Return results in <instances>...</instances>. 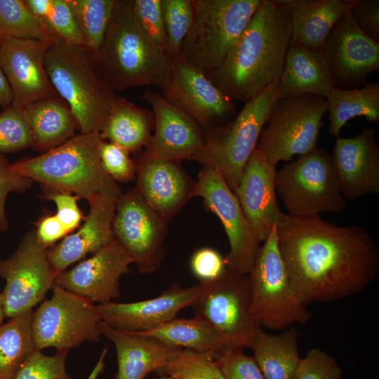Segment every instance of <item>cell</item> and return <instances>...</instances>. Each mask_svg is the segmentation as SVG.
I'll list each match as a JSON object with an SVG mask.
<instances>
[{"mask_svg": "<svg viewBox=\"0 0 379 379\" xmlns=\"http://www.w3.org/2000/svg\"><path fill=\"white\" fill-rule=\"evenodd\" d=\"M276 230L291 284L306 306L358 293L379 273V248L364 227L281 211Z\"/></svg>", "mask_w": 379, "mask_h": 379, "instance_id": "6da1fadb", "label": "cell"}, {"mask_svg": "<svg viewBox=\"0 0 379 379\" xmlns=\"http://www.w3.org/2000/svg\"><path fill=\"white\" fill-rule=\"evenodd\" d=\"M291 41L282 0H260L232 50L208 79L232 100L247 102L277 81Z\"/></svg>", "mask_w": 379, "mask_h": 379, "instance_id": "7a4b0ae2", "label": "cell"}, {"mask_svg": "<svg viewBox=\"0 0 379 379\" xmlns=\"http://www.w3.org/2000/svg\"><path fill=\"white\" fill-rule=\"evenodd\" d=\"M114 90L165 84L170 56L142 29L131 0H117L102 46L93 59Z\"/></svg>", "mask_w": 379, "mask_h": 379, "instance_id": "3957f363", "label": "cell"}, {"mask_svg": "<svg viewBox=\"0 0 379 379\" xmlns=\"http://www.w3.org/2000/svg\"><path fill=\"white\" fill-rule=\"evenodd\" d=\"M48 78L69 106L81 133L99 132L117 99L84 47L55 36L44 56Z\"/></svg>", "mask_w": 379, "mask_h": 379, "instance_id": "277c9868", "label": "cell"}, {"mask_svg": "<svg viewBox=\"0 0 379 379\" xmlns=\"http://www.w3.org/2000/svg\"><path fill=\"white\" fill-rule=\"evenodd\" d=\"M99 132L80 133L42 154L11 164L18 174L86 200L98 194L119 198L121 187L105 171Z\"/></svg>", "mask_w": 379, "mask_h": 379, "instance_id": "5b68a950", "label": "cell"}, {"mask_svg": "<svg viewBox=\"0 0 379 379\" xmlns=\"http://www.w3.org/2000/svg\"><path fill=\"white\" fill-rule=\"evenodd\" d=\"M278 80L245 102L227 123L204 133V143L196 161L219 173L234 191L278 98Z\"/></svg>", "mask_w": 379, "mask_h": 379, "instance_id": "8992f818", "label": "cell"}, {"mask_svg": "<svg viewBox=\"0 0 379 379\" xmlns=\"http://www.w3.org/2000/svg\"><path fill=\"white\" fill-rule=\"evenodd\" d=\"M260 0H193V20L179 58L206 75L223 62Z\"/></svg>", "mask_w": 379, "mask_h": 379, "instance_id": "52a82bcc", "label": "cell"}, {"mask_svg": "<svg viewBox=\"0 0 379 379\" xmlns=\"http://www.w3.org/2000/svg\"><path fill=\"white\" fill-rule=\"evenodd\" d=\"M248 276L251 311L261 328L284 330L310 321L311 313L291 284L278 246L276 225L260 246Z\"/></svg>", "mask_w": 379, "mask_h": 379, "instance_id": "ba28073f", "label": "cell"}, {"mask_svg": "<svg viewBox=\"0 0 379 379\" xmlns=\"http://www.w3.org/2000/svg\"><path fill=\"white\" fill-rule=\"evenodd\" d=\"M274 183L287 214L293 217L340 213L347 207L331 154L323 148L286 164L276 173Z\"/></svg>", "mask_w": 379, "mask_h": 379, "instance_id": "9c48e42d", "label": "cell"}, {"mask_svg": "<svg viewBox=\"0 0 379 379\" xmlns=\"http://www.w3.org/2000/svg\"><path fill=\"white\" fill-rule=\"evenodd\" d=\"M326 112V100L312 94L279 98L262 130L257 147L274 168L295 155L310 152L317 147Z\"/></svg>", "mask_w": 379, "mask_h": 379, "instance_id": "30bf717a", "label": "cell"}, {"mask_svg": "<svg viewBox=\"0 0 379 379\" xmlns=\"http://www.w3.org/2000/svg\"><path fill=\"white\" fill-rule=\"evenodd\" d=\"M202 284L192 306L194 317L221 333L227 340L226 348H251L262 329L251 311L249 276L227 270L219 279Z\"/></svg>", "mask_w": 379, "mask_h": 379, "instance_id": "8fae6325", "label": "cell"}, {"mask_svg": "<svg viewBox=\"0 0 379 379\" xmlns=\"http://www.w3.org/2000/svg\"><path fill=\"white\" fill-rule=\"evenodd\" d=\"M51 298L33 313L32 333L36 350H69L86 341L97 343L101 319L93 302L56 285Z\"/></svg>", "mask_w": 379, "mask_h": 379, "instance_id": "7c38bea8", "label": "cell"}, {"mask_svg": "<svg viewBox=\"0 0 379 379\" xmlns=\"http://www.w3.org/2000/svg\"><path fill=\"white\" fill-rule=\"evenodd\" d=\"M193 197L202 198L206 210L215 214L224 227L230 244L225 258L227 269L248 275L260 246L234 192L219 173L203 166L194 182Z\"/></svg>", "mask_w": 379, "mask_h": 379, "instance_id": "4fadbf2b", "label": "cell"}, {"mask_svg": "<svg viewBox=\"0 0 379 379\" xmlns=\"http://www.w3.org/2000/svg\"><path fill=\"white\" fill-rule=\"evenodd\" d=\"M47 253L36 232L30 231L13 253L0 261V277L6 281L1 293L6 317L12 318L33 310L54 286L56 276Z\"/></svg>", "mask_w": 379, "mask_h": 379, "instance_id": "5bb4252c", "label": "cell"}, {"mask_svg": "<svg viewBox=\"0 0 379 379\" xmlns=\"http://www.w3.org/2000/svg\"><path fill=\"white\" fill-rule=\"evenodd\" d=\"M112 229L114 239L131 257L139 273L151 274L161 266L167 222L135 189L118 198Z\"/></svg>", "mask_w": 379, "mask_h": 379, "instance_id": "9a60e30c", "label": "cell"}, {"mask_svg": "<svg viewBox=\"0 0 379 379\" xmlns=\"http://www.w3.org/2000/svg\"><path fill=\"white\" fill-rule=\"evenodd\" d=\"M161 92L168 102L193 118L206 131L227 123L237 111L235 102L205 73L180 58H170Z\"/></svg>", "mask_w": 379, "mask_h": 379, "instance_id": "2e32d148", "label": "cell"}, {"mask_svg": "<svg viewBox=\"0 0 379 379\" xmlns=\"http://www.w3.org/2000/svg\"><path fill=\"white\" fill-rule=\"evenodd\" d=\"M321 50L334 87L359 88L379 68V43L359 28L351 10L335 25Z\"/></svg>", "mask_w": 379, "mask_h": 379, "instance_id": "e0dca14e", "label": "cell"}, {"mask_svg": "<svg viewBox=\"0 0 379 379\" xmlns=\"http://www.w3.org/2000/svg\"><path fill=\"white\" fill-rule=\"evenodd\" d=\"M202 289L201 283L182 287L174 282L153 298L132 302L111 301L99 304L96 308L106 324L125 332L142 333L175 319L180 310L192 307Z\"/></svg>", "mask_w": 379, "mask_h": 379, "instance_id": "ac0fdd59", "label": "cell"}, {"mask_svg": "<svg viewBox=\"0 0 379 379\" xmlns=\"http://www.w3.org/2000/svg\"><path fill=\"white\" fill-rule=\"evenodd\" d=\"M142 98L151 105L154 115V131L142 154L168 160L196 161L204 143L200 125L160 93L145 90Z\"/></svg>", "mask_w": 379, "mask_h": 379, "instance_id": "d6986e66", "label": "cell"}, {"mask_svg": "<svg viewBox=\"0 0 379 379\" xmlns=\"http://www.w3.org/2000/svg\"><path fill=\"white\" fill-rule=\"evenodd\" d=\"M132 263L114 239L72 269L59 273L55 285L93 302H111L120 297V279Z\"/></svg>", "mask_w": 379, "mask_h": 379, "instance_id": "ffe728a7", "label": "cell"}, {"mask_svg": "<svg viewBox=\"0 0 379 379\" xmlns=\"http://www.w3.org/2000/svg\"><path fill=\"white\" fill-rule=\"evenodd\" d=\"M51 41L0 39V67L12 91V107L22 110L31 102L55 95L44 67Z\"/></svg>", "mask_w": 379, "mask_h": 379, "instance_id": "44dd1931", "label": "cell"}, {"mask_svg": "<svg viewBox=\"0 0 379 379\" xmlns=\"http://www.w3.org/2000/svg\"><path fill=\"white\" fill-rule=\"evenodd\" d=\"M341 193L350 201L379 192V146L374 127L338 136L331 154Z\"/></svg>", "mask_w": 379, "mask_h": 379, "instance_id": "7402d4cb", "label": "cell"}, {"mask_svg": "<svg viewBox=\"0 0 379 379\" xmlns=\"http://www.w3.org/2000/svg\"><path fill=\"white\" fill-rule=\"evenodd\" d=\"M135 164V190L168 223L192 198L194 182L179 161L142 153Z\"/></svg>", "mask_w": 379, "mask_h": 379, "instance_id": "603a6c76", "label": "cell"}, {"mask_svg": "<svg viewBox=\"0 0 379 379\" xmlns=\"http://www.w3.org/2000/svg\"><path fill=\"white\" fill-rule=\"evenodd\" d=\"M276 173V168L257 147L233 191L260 243L267 239L281 213L274 183Z\"/></svg>", "mask_w": 379, "mask_h": 379, "instance_id": "cb8c5ba5", "label": "cell"}, {"mask_svg": "<svg viewBox=\"0 0 379 379\" xmlns=\"http://www.w3.org/2000/svg\"><path fill=\"white\" fill-rule=\"evenodd\" d=\"M117 199L112 195L98 194L87 200L90 210L83 225L48 251V260L55 276L114 239L112 227Z\"/></svg>", "mask_w": 379, "mask_h": 379, "instance_id": "d4e9b609", "label": "cell"}, {"mask_svg": "<svg viewBox=\"0 0 379 379\" xmlns=\"http://www.w3.org/2000/svg\"><path fill=\"white\" fill-rule=\"evenodd\" d=\"M100 330L116 350L118 369L113 379H146L182 350L140 333L118 330L102 321Z\"/></svg>", "mask_w": 379, "mask_h": 379, "instance_id": "484cf974", "label": "cell"}, {"mask_svg": "<svg viewBox=\"0 0 379 379\" xmlns=\"http://www.w3.org/2000/svg\"><path fill=\"white\" fill-rule=\"evenodd\" d=\"M291 27V42L318 51L338 21L357 0H282Z\"/></svg>", "mask_w": 379, "mask_h": 379, "instance_id": "4316f807", "label": "cell"}, {"mask_svg": "<svg viewBox=\"0 0 379 379\" xmlns=\"http://www.w3.org/2000/svg\"><path fill=\"white\" fill-rule=\"evenodd\" d=\"M278 82L279 99L305 93L326 99L334 87L321 50H308L291 41Z\"/></svg>", "mask_w": 379, "mask_h": 379, "instance_id": "83f0119b", "label": "cell"}, {"mask_svg": "<svg viewBox=\"0 0 379 379\" xmlns=\"http://www.w3.org/2000/svg\"><path fill=\"white\" fill-rule=\"evenodd\" d=\"M32 137V145L47 152L74 136L79 128L69 106L53 96L44 98L22 109Z\"/></svg>", "mask_w": 379, "mask_h": 379, "instance_id": "f1b7e54d", "label": "cell"}, {"mask_svg": "<svg viewBox=\"0 0 379 379\" xmlns=\"http://www.w3.org/2000/svg\"><path fill=\"white\" fill-rule=\"evenodd\" d=\"M153 129L152 112L118 97L99 133L102 140L133 152L147 145Z\"/></svg>", "mask_w": 379, "mask_h": 379, "instance_id": "f546056e", "label": "cell"}, {"mask_svg": "<svg viewBox=\"0 0 379 379\" xmlns=\"http://www.w3.org/2000/svg\"><path fill=\"white\" fill-rule=\"evenodd\" d=\"M298 337L294 327L279 334L261 331L251 349L265 379H294L300 359Z\"/></svg>", "mask_w": 379, "mask_h": 379, "instance_id": "4dcf8cb0", "label": "cell"}, {"mask_svg": "<svg viewBox=\"0 0 379 379\" xmlns=\"http://www.w3.org/2000/svg\"><path fill=\"white\" fill-rule=\"evenodd\" d=\"M166 344L199 353L216 354L227 346L225 338L204 319L175 318L150 331L137 333Z\"/></svg>", "mask_w": 379, "mask_h": 379, "instance_id": "1f68e13d", "label": "cell"}, {"mask_svg": "<svg viewBox=\"0 0 379 379\" xmlns=\"http://www.w3.org/2000/svg\"><path fill=\"white\" fill-rule=\"evenodd\" d=\"M328 113V133L338 137L350 119L364 117L369 122H379V82H366L361 88L333 87L326 98Z\"/></svg>", "mask_w": 379, "mask_h": 379, "instance_id": "d6a6232c", "label": "cell"}, {"mask_svg": "<svg viewBox=\"0 0 379 379\" xmlns=\"http://www.w3.org/2000/svg\"><path fill=\"white\" fill-rule=\"evenodd\" d=\"M33 310L11 318L0 324V379H12L35 350L32 320Z\"/></svg>", "mask_w": 379, "mask_h": 379, "instance_id": "836d02e7", "label": "cell"}, {"mask_svg": "<svg viewBox=\"0 0 379 379\" xmlns=\"http://www.w3.org/2000/svg\"><path fill=\"white\" fill-rule=\"evenodd\" d=\"M84 40V48L94 59L103 43L117 0H69Z\"/></svg>", "mask_w": 379, "mask_h": 379, "instance_id": "e575fe53", "label": "cell"}, {"mask_svg": "<svg viewBox=\"0 0 379 379\" xmlns=\"http://www.w3.org/2000/svg\"><path fill=\"white\" fill-rule=\"evenodd\" d=\"M55 36L25 1L0 0V39L51 41Z\"/></svg>", "mask_w": 379, "mask_h": 379, "instance_id": "d590c367", "label": "cell"}, {"mask_svg": "<svg viewBox=\"0 0 379 379\" xmlns=\"http://www.w3.org/2000/svg\"><path fill=\"white\" fill-rule=\"evenodd\" d=\"M214 354L182 349L173 359L154 373L173 379H226Z\"/></svg>", "mask_w": 379, "mask_h": 379, "instance_id": "8d00e7d4", "label": "cell"}, {"mask_svg": "<svg viewBox=\"0 0 379 379\" xmlns=\"http://www.w3.org/2000/svg\"><path fill=\"white\" fill-rule=\"evenodd\" d=\"M168 55L179 58L193 20V0H161Z\"/></svg>", "mask_w": 379, "mask_h": 379, "instance_id": "74e56055", "label": "cell"}, {"mask_svg": "<svg viewBox=\"0 0 379 379\" xmlns=\"http://www.w3.org/2000/svg\"><path fill=\"white\" fill-rule=\"evenodd\" d=\"M48 29L68 44L84 46V40L69 0H51L41 19Z\"/></svg>", "mask_w": 379, "mask_h": 379, "instance_id": "f35d334b", "label": "cell"}, {"mask_svg": "<svg viewBox=\"0 0 379 379\" xmlns=\"http://www.w3.org/2000/svg\"><path fill=\"white\" fill-rule=\"evenodd\" d=\"M68 350H57L47 356L34 350L26 359L12 379H72L66 371Z\"/></svg>", "mask_w": 379, "mask_h": 379, "instance_id": "ab89813d", "label": "cell"}, {"mask_svg": "<svg viewBox=\"0 0 379 379\" xmlns=\"http://www.w3.org/2000/svg\"><path fill=\"white\" fill-rule=\"evenodd\" d=\"M32 137L22 112L10 106L0 114V152L25 149Z\"/></svg>", "mask_w": 379, "mask_h": 379, "instance_id": "60d3db41", "label": "cell"}, {"mask_svg": "<svg viewBox=\"0 0 379 379\" xmlns=\"http://www.w3.org/2000/svg\"><path fill=\"white\" fill-rule=\"evenodd\" d=\"M133 13L150 39L168 54L161 0H131Z\"/></svg>", "mask_w": 379, "mask_h": 379, "instance_id": "b9f144b4", "label": "cell"}, {"mask_svg": "<svg viewBox=\"0 0 379 379\" xmlns=\"http://www.w3.org/2000/svg\"><path fill=\"white\" fill-rule=\"evenodd\" d=\"M214 359L226 379H265L253 357L243 349L225 348Z\"/></svg>", "mask_w": 379, "mask_h": 379, "instance_id": "7bdbcfd3", "label": "cell"}, {"mask_svg": "<svg viewBox=\"0 0 379 379\" xmlns=\"http://www.w3.org/2000/svg\"><path fill=\"white\" fill-rule=\"evenodd\" d=\"M99 151L105 171L115 182H126L135 179L136 164L131 159L128 150L102 140Z\"/></svg>", "mask_w": 379, "mask_h": 379, "instance_id": "ee69618b", "label": "cell"}, {"mask_svg": "<svg viewBox=\"0 0 379 379\" xmlns=\"http://www.w3.org/2000/svg\"><path fill=\"white\" fill-rule=\"evenodd\" d=\"M343 371L335 358L319 349L310 350L300 358L294 379H342Z\"/></svg>", "mask_w": 379, "mask_h": 379, "instance_id": "f6af8a7d", "label": "cell"}, {"mask_svg": "<svg viewBox=\"0 0 379 379\" xmlns=\"http://www.w3.org/2000/svg\"><path fill=\"white\" fill-rule=\"evenodd\" d=\"M190 267L192 274L202 284L215 281L227 270L225 258L211 247L197 249L190 258Z\"/></svg>", "mask_w": 379, "mask_h": 379, "instance_id": "bcb514c9", "label": "cell"}, {"mask_svg": "<svg viewBox=\"0 0 379 379\" xmlns=\"http://www.w3.org/2000/svg\"><path fill=\"white\" fill-rule=\"evenodd\" d=\"M47 189L45 197L55 203V215L68 233L77 228L83 217L77 204L80 197L67 191L49 187Z\"/></svg>", "mask_w": 379, "mask_h": 379, "instance_id": "7dc6e473", "label": "cell"}, {"mask_svg": "<svg viewBox=\"0 0 379 379\" xmlns=\"http://www.w3.org/2000/svg\"><path fill=\"white\" fill-rule=\"evenodd\" d=\"M32 182V180L13 171L11 165L0 156V232L8 229L5 204L8 194L25 191L31 187Z\"/></svg>", "mask_w": 379, "mask_h": 379, "instance_id": "c3c4849f", "label": "cell"}, {"mask_svg": "<svg viewBox=\"0 0 379 379\" xmlns=\"http://www.w3.org/2000/svg\"><path fill=\"white\" fill-rule=\"evenodd\" d=\"M351 13L359 28L379 43V1L357 0Z\"/></svg>", "mask_w": 379, "mask_h": 379, "instance_id": "681fc988", "label": "cell"}, {"mask_svg": "<svg viewBox=\"0 0 379 379\" xmlns=\"http://www.w3.org/2000/svg\"><path fill=\"white\" fill-rule=\"evenodd\" d=\"M36 236L46 247L65 237L68 232L55 215H46L37 225Z\"/></svg>", "mask_w": 379, "mask_h": 379, "instance_id": "f907efd6", "label": "cell"}, {"mask_svg": "<svg viewBox=\"0 0 379 379\" xmlns=\"http://www.w3.org/2000/svg\"><path fill=\"white\" fill-rule=\"evenodd\" d=\"M13 94L8 81L0 67V105L7 108L11 106Z\"/></svg>", "mask_w": 379, "mask_h": 379, "instance_id": "816d5d0a", "label": "cell"}, {"mask_svg": "<svg viewBox=\"0 0 379 379\" xmlns=\"http://www.w3.org/2000/svg\"><path fill=\"white\" fill-rule=\"evenodd\" d=\"M107 353V348L104 347L98 358L97 363L92 369L87 379H98L99 375L103 372L105 366V358Z\"/></svg>", "mask_w": 379, "mask_h": 379, "instance_id": "f5cc1de1", "label": "cell"}, {"mask_svg": "<svg viewBox=\"0 0 379 379\" xmlns=\"http://www.w3.org/2000/svg\"><path fill=\"white\" fill-rule=\"evenodd\" d=\"M5 317L6 316L4 312L1 294L0 293V324Z\"/></svg>", "mask_w": 379, "mask_h": 379, "instance_id": "db71d44e", "label": "cell"}, {"mask_svg": "<svg viewBox=\"0 0 379 379\" xmlns=\"http://www.w3.org/2000/svg\"><path fill=\"white\" fill-rule=\"evenodd\" d=\"M154 379H173V378L171 377L161 375V376H159L158 378H155Z\"/></svg>", "mask_w": 379, "mask_h": 379, "instance_id": "11a10c76", "label": "cell"}]
</instances>
